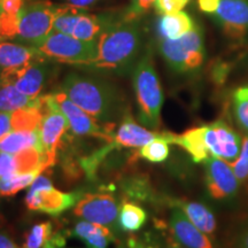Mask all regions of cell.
<instances>
[{"mask_svg": "<svg viewBox=\"0 0 248 248\" xmlns=\"http://www.w3.org/2000/svg\"><path fill=\"white\" fill-rule=\"evenodd\" d=\"M169 226L175 240L183 247L215 248L209 235L198 229L178 207L173 206L169 219Z\"/></svg>", "mask_w": 248, "mask_h": 248, "instance_id": "16", "label": "cell"}, {"mask_svg": "<svg viewBox=\"0 0 248 248\" xmlns=\"http://www.w3.org/2000/svg\"><path fill=\"white\" fill-rule=\"evenodd\" d=\"M122 18L123 16L119 17L109 13L91 14L69 5L63 13L55 18L53 30L82 40H95Z\"/></svg>", "mask_w": 248, "mask_h": 248, "instance_id": "7", "label": "cell"}, {"mask_svg": "<svg viewBox=\"0 0 248 248\" xmlns=\"http://www.w3.org/2000/svg\"><path fill=\"white\" fill-rule=\"evenodd\" d=\"M142 33L139 20H121L98 38V52L84 69L126 75L141 57Z\"/></svg>", "mask_w": 248, "mask_h": 248, "instance_id": "1", "label": "cell"}, {"mask_svg": "<svg viewBox=\"0 0 248 248\" xmlns=\"http://www.w3.org/2000/svg\"><path fill=\"white\" fill-rule=\"evenodd\" d=\"M231 248H248V218L237 225L230 241Z\"/></svg>", "mask_w": 248, "mask_h": 248, "instance_id": "34", "label": "cell"}, {"mask_svg": "<svg viewBox=\"0 0 248 248\" xmlns=\"http://www.w3.org/2000/svg\"><path fill=\"white\" fill-rule=\"evenodd\" d=\"M171 144H176L191 155L194 162H204L210 156V153L204 141V126L187 130L183 135H172Z\"/></svg>", "mask_w": 248, "mask_h": 248, "instance_id": "21", "label": "cell"}, {"mask_svg": "<svg viewBox=\"0 0 248 248\" xmlns=\"http://www.w3.org/2000/svg\"><path fill=\"white\" fill-rule=\"evenodd\" d=\"M42 111L43 116L38 128L39 144L45 168H48L55 163L61 138L67 129H69V125L66 117L55 105L52 93L42 97Z\"/></svg>", "mask_w": 248, "mask_h": 248, "instance_id": "8", "label": "cell"}, {"mask_svg": "<svg viewBox=\"0 0 248 248\" xmlns=\"http://www.w3.org/2000/svg\"><path fill=\"white\" fill-rule=\"evenodd\" d=\"M0 248H18L7 234L0 233Z\"/></svg>", "mask_w": 248, "mask_h": 248, "instance_id": "41", "label": "cell"}, {"mask_svg": "<svg viewBox=\"0 0 248 248\" xmlns=\"http://www.w3.org/2000/svg\"><path fill=\"white\" fill-rule=\"evenodd\" d=\"M52 97L55 105L68 121L69 129L75 135L78 136H93L105 139V140L113 141L114 138V124L107 123L102 126L97 123V120L86 113L79 106L67 97V94L62 90L52 93Z\"/></svg>", "mask_w": 248, "mask_h": 248, "instance_id": "10", "label": "cell"}, {"mask_svg": "<svg viewBox=\"0 0 248 248\" xmlns=\"http://www.w3.org/2000/svg\"><path fill=\"white\" fill-rule=\"evenodd\" d=\"M239 66H240V68H243V69L248 70V53H246L243 58H241V60L239 62Z\"/></svg>", "mask_w": 248, "mask_h": 248, "instance_id": "42", "label": "cell"}, {"mask_svg": "<svg viewBox=\"0 0 248 248\" xmlns=\"http://www.w3.org/2000/svg\"><path fill=\"white\" fill-rule=\"evenodd\" d=\"M40 171H31L0 177V197H12L32 184Z\"/></svg>", "mask_w": 248, "mask_h": 248, "instance_id": "28", "label": "cell"}, {"mask_svg": "<svg viewBox=\"0 0 248 248\" xmlns=\"http://www.w3.org/2000/svg\"><path fill=\"white\" fill-rule=\"evenodd\" d=\"M63 235L54 233L52 222H43L33 225L24 238V248H63Z\"/></svg>", "mask_w": 248, "mask_h": 248, "instance_id": "22", "label": "cell"}, {"mask_svg": "<svg viewBox=\"0 0 248 248\" xmlns=\"http://www.w3.org/2000/svg\"><path fill=\"white\" fill-rule=\"evenodd\" d=\"M74 214L83 221L115 228L120 209L117 201L113 195L108 193H88L83 194L76 203Z\"/></svg>", "mask_w": 248, "mask_h": 248, "instance_id": "12", "label": "cell"}, {"mask_svg": "<svg viewBox=\"0 0 248 248\" xmlns=\"http://www.w3.org/2000/svg\"><path fill=\"white\" fill-rule=\"evenodd\" d=\"M168 248H185V247L181 246V245H179V244L177 243V244H171V245H170V246H169Z\"/></svg>", "mask_w": 248, "mask_h": 248, "instance_id": "43", "label": "cell"}, {"mask_svg": "<svg viewBox=\"0 0 248 248\" xmlns=\"http://www.w3.org/2000/svg\"><path fill=\"white\" fill-rule=\"evenodd\" d=\"M188 0H155V9L160 14H171L181 12Z\"/></svg>", "mask_w": 248, "mask_h": 248, "instance_id": "35", "label": "cell"}, {"mask_svg": "<svg viewBox=\"0 0 248 248\" xmlns=\"http://www.w3.org/2000/svg\"><path fill=\"white\" fill-rule=\"evenodd\" d=\"M68 7V4L54 5L44 1L24 5L17 14L16 39L35 46L53 30L55 18Z\"/></svg>", "mask_w": 248, "mask_h": 248, "instance_id": "6", "label": "cell"}, {"mask_svg": "<svg viewBox=\"0 0 248 248\" xmlns=\"http://www.w3.org/2000/svg\"><path fill=\"white\" fill-rule=\"evenodd\" d=\"M42 116V98H40L38 106L23 108L12 113V130H27V131L38 130Z\"/></svg>", "mask_w": 248, "mask_h": 248, "instance_id": "26", "label": "cell"}, {"mask_svg": "<svg viewBox=\"0 0 248 248\" xmlns=\"http://www.w3.org/2000/svg\"><path fill=\"white\" fill-rule=\"evenodd\" d=\"M232 169L239 181L246 182L248 179V133L243 137V142H241V150L239 156L233 163H231Z\"/></svg>", "mask_w": 248, "mask_h": 248, "instance_id": "31", "label": "cell"}, {"mask_svg": "<svg viewBox=\"0 0 248 248\" xmlns=\"http://www.w3.org/2000/svg\"><path fill=\"white\" fill-rule=\"evenodd\" d=\"M173 206L181 208L190 221L206 234L213 235L217 228L216 216L208 206L197 201L177 200Z\"/></svg>", "mask_w": 248, "mask_h": 248, "instance_id": "19", "label": "cell"}, {"mask_svg": "<svg viewBox=\"0 0 248 248\" xmlns=\"http://www.w3.org/2000/svg\"><path fill=\"white\" fill-rule=\"evenodd\" d=\"M47 74V66L44 63V61H39L29 64L22 70L8 76L7 78L0 79V82L11 83L24 94L32 98H38L40 97L39 94L43 88H44Z\"/></svg>", "mask_w": 248, "mask_h": 248, "instance_id": "18", "label": "cell"}, {"mask_svg": "<svg viewBox=\"0 0 248 248\" xmlns=\"http://www.w3.org/2000/svg\"><path fill=\"white\" fill-rule=\"evenodd\" d=\"M159 51L168 67L175 73H198L206 60L202 28L195 24L193 29L179 38H161Z\"/></svg>", "mask_w": 248, "mask_h": 248, "instance_id": "4", "label": "cell"}, {"mask_svg": "<svg viewBox=\"0 0 248 248\" xmlns=\"http://www.w3.org/2000/svg\"><path fill=\"white\" fill-rule=\"evenodd\" d=\"M195 27L192 17L185 12L164 14L161 16L157 29L161 38L176 39L182 37Z\"/></svg>", "mask_w": 248, "mask_h": 248, "instance_id": "24", "label": "cell"}, {"mask_svg": "<svg viewBox=\"0 0 248 248\" xmlns=\"http://www.w3.org/2000/svg\"><path fill=\"white\" fill-rule=\"evenodd\" d=\"M204 181L209 197L225 202H230L237 198L241 183L231 164L213 155L204 161Z\"/></svg>", "mask_w": 248, "mask_h": 248, "instance_id": "11", "label": "cell"}, {"mask_svg": "<svg viewBox=\"0 0 248 248\" xmlns=\"http://www.w3.org/2000/svg\"><path fill=\"white\" fill-rule=\"evenodd\" d=\"M45 57L33 46L0 43V79L7 78L31 63L45 61Z\"/></svg>", "mask_w": 248, "mask_h": 248, "instance_id": "15", "label": "cell"}, {"mask_svg": "<svg viewBox=\"0 0 248 248\" xmlns=\"http://www.w3.org/2000/svg\"><path fill=\"white\" fill-rule=\"evenodd\" d=\"M68 5L74 6V7L77 8H82L84 9L86 7H90V6L97 2L98 0H66Z\"/></svg>", "mask_w": 248, "mask_h": 248, "instance_id": "40", "label": "cell"}, {"mask_svg": "<svg viewBox=\"0 0 248 248\" xmlns=\"http://www.w3.org/2000/svg\"><path fill=\"white\" fill-rule=\"evenodd\" d=\"M212 17L230 38L241 39L248 35V0H221Z\"/></svg>", "mask_w": 248, "mask_h": 248, "instance_id": "14", "label": "cell"}, {"mask_svg": "<svg viewBox=\"0 0 248 248\" xmlns=\"http://www.w3.org/2000/svg\"><path fill=\"white\" fill-rule=\"evenodd\" d=\"M232 110L240 129L248 133V84L238 88L232 94Z\"/></svg>", "mask_w": 248, "mask_h": 248, "instance_id": "29", "label": "cell"}, {"mask_svg": "<svg viewBox=\"0 0 248 248\" xmlns=\"http://www.w3.org/2000/svg\"><path fill=\"white\" fill-rule=\"evenodd\" d=\"M139 154L142 159L150 162H163L169 156V142L163 138H156L142 146L139 151Z\"/></svg>", "mask_w": 248, "mask_h": 248, "instance_id": "30", "label": "cell"}, {"mask_svg": "<svg viewBox=\"0 0 248 248\" xmlns=\"http://www.w3.org/2000/svg\"><path fill=\"white\" fill-rule=\"evenodd\" d=\"M2 13V9H1V5H0V14Z\"/></svg>", "mask_w": 248, "mask_h": 248, "instance_id": "44", "label": "cell"}, {"mask_svg": "<svg viewBox=\"0 0 248 248\" xmlns=\"http://www.w3.org/2000/svg\"><path fill=\"white\" fill-rule=\"evenodd\" d=\"M204 141L210 155L233 163L239 156L243 138L224 121L204 125Z\"/></svg>", "mask_w": 248, "mask_h": 248, "instance_id": "13", "label": "cell"}, {"mask_svg": "<svg viewBox=\"0 0 248 248\" xmlns=\"http://www.w3.org/2000/svg\"><path fill=\"white\" fill-rule=\"evenodd\" d=\"M132 80L138 104L139 121L148 129L157 130L161 123L163 92L151 49L142 53L133 68Z\"/></svg>", "mask_w": 248, "mask_h": 248, "instance_id": "3", "label": "cell"}, {"mask_svg": "<svg viewBox=\"0 0 248 248\" xmlns=\"http://www.w3.org/2000/svg\"><path fill=\"white\" fill-rule=\"evenodd\" d=\"M2 13L17 16L24 6V0H0Z\"/></svg>", "mask_w": 248, "mask_h": 248, "instance_id": "37", "label": "cell"}, {"mask_svg": "<svg viewBox=\"0 0 248 248\" xmlns=\"http://www.w3.org/2000/svg\"><path fill=\"white\" fill-rule=\"evenodd\" d=\"M40 98L29 97L18 91L11 83L0 82V110L5 113H14L23 108L38 106Z\"/></svg>", "mask_w": 248, "mask_h": 248, "instance_id": "23", "label": "cell"}, {"mask_svg": "<svg viewBox=\"0 0 248 248\" xmlns=\"http://www.w3.org/2000/svg\"><path fill=\"white\" fill-rule=\"evenodd\" d=\"M73 235L82 240L86 248H109V245L114 241L109 228L88 221L77 223Z\"/></svg>", "mask_w": 248, "mask_h": 248, "instance_id": "20", "label": "cell"}, {"mask_svg": "<svg viewBox=\"0 0 248 248\" xmlns=\"http://www.w3.org/2000/svg\"><path fill=\"white\" fill-rule=\"evenodd\" d=\"M147 214L140 206L124 202L120 210V225L124 231L135 232L138 231L145 224Z\"/></svg>", "mask_w": 248, "mask_h": 248, "instance_id": "27", "label": "cell"}, {"mask_svg": "<svg viewBox=\"0 0 248 248\" xmlns=\"http://www.w3.org/2000/svg\"><path fill=\"white\" fill-rule=\"evenodd\" d=\"M61 90L77 106L100 122L111 123L122 109L117 89L99 77L70 73L62 82Z\"/></svg>", "mask_w": 248, "mask_h": 248, "instance_id": "2", "label": "cell"}, {"mask_svg": "<svg viewBox=\"0 0 248 248\" xmlns=\"http://www.w3.org/2000/svg\"><path fill=\"white\" fill-rule=\"evenodd\" d=\"M32 147H37L40 151L38 130H12L5 137L0 139V152L2 153L16 154Z\"/></svg>", "mask_w": 248, "mask_h": 248, "instance_id": "25", "label": "cell"}, {"mask_svg": "<svg viewBox=\"0 0 248 248\" xmlns=\"http://www.w3.org/2000/svg\"><path fill=\"white\" fill-rule=\"evenodd\" d=\"M33 47L38 49L46 59L85 68L97 57L98 39L82 40L52 30Z\"/></svg>", "mask_w": 248, "mask_h": 248, "instance_id": "5", "label": "cell"}, {"mask_svg": "<svg viewBox=\"0 0 248 248\" xmlns=\"http://www.w3.org/2000/svg\"><path fill=\"white\" fill-rule=\"evenodd\" d=\"M155 4V0H131L128 9L123 15V20H139Z\"/></svg>", "mask_w": 248, "mask_h": 248, "instance_id": "32", "label": "cell"}, {"mask_svg": "<svg viewBox=\"0 0 248 248\" xmlns=\"http://www.w3.org/2000/svg\"><path fill=\"white\" fill-rule=\"evenodd\" d=\"M82 195L80 191L70 193L59 191L46 176L38 175L30 185V190L26 197V204L30 210L58 216L75 206Z\"/></svg>", "mask_w": 248, "mask_h": 248, "instance_id": "9", "label": "cell"}, {"mask_svg": "<svg viewBox=\"0 0 248 248\" xmlns=\"http://www.w3.org/2000/svg\"><path fill=\"white\" fill-rule=\"evenodd\" d=\"M12 131V113L0 110V139Z\"/></svg>", "mask_w": 248, "mask_h": 248, "instance_id": "38", "label": "cell"}, {"mask_svg": "<svg viewBox=\"0 0 248 248\" xmlns=\"http://www.w3.org/2000/svg\"><path fill=\"white\" fill-rule=\"evenodd\" d=\"M17 16L1 13L0 14V39H16Z\"/></svg>", "mask_w": 248, "mask_h": 248, "instance_id": "33", "label": "cell"}, {"mask_svg": "<svg viewBox=\"0 0 248 248\" xmlns=\"http://www.w3.org/2000/svg\"><path fill=\"white\" fill-rule=\"evenodd\" d=\"M156 138H163L171 144L172 135L166 132H153L136 123L130 115H124L122 123L120 124L116 133H114L113 141L117 146L141 148Z\"/></svg>", "mask_w": 248, "mask_h": 248, "instance_id": "17", "label": "cell"}, {"mask_svg": "<svg viewBox=\"0 0 248 248\" xmlns=\"http://www.w3.org/2000/svg\"><path fill=\"white\" fill-rule=\"evenodd\" d=\"M221 0H198V5L201 12L213 15L217 11Z\"/></svg>", "mask_w": 248, "mask_h": 248, "instance_id": "39", "label": "cell"}, {"mask_svg": "<svg viewBox=\"0 0 248 248\" xmlns=\"http://www.w3.org/2000/svg\"><path fill=\"white\" fill-rule=\"evenodd\" d=\"M14 173H18L15 155L0 152V177H6Z\"/></svg>", "mask_w": 248, "mask_h": 248, "instance_id": "36", "label": "cell"}]
</instances>
